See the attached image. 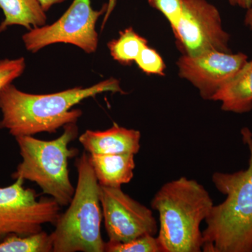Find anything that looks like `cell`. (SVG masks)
Instances as JSON below:
<instances>
[{
    "label": "cell",
    "mask_w": 252,
    "mask_h": 252,
    "mask_svg": "<svg viewBox=\"0 0 252 252\" xmlns=\"http://www.w3.org/2000/svg\"><path fill=\"white\" fill-rule=\"evenodd\" d=\"M105 92L126 94L120 81L114 78L91 87L80 86L43 94L23 92L10 84L0 91V129H6L15 138L41 132L55 133L61 127L77 124L82 111L72 109L74 105Z\"/></svg>",
    "instance_id": "1"
},
{
    "label": "cell",
    "mask_w": 252,
    "mask_h": 252,
    "mask_svg": "<svg viewBox=\"0 0 252 252\" xmlns=\"http://www.w3.org/2000/svg\"><path fill=\"white\" fill-rule=\"evenodd\" d=\"M151 205L158 212L157 238L162 252L202 251L200 223L214 205L203 185L185 177L167 182Z\"/></svg>",
    "instance_id": "2"
},
{
    "label": "cell",
    "mask_w": 252,
    "mask_h": 252,
    "mask_svg": "<svg viewBox=\"0 0 252 252\" xmlns=\"http://www.w3.org/2000/svg\"><path fill=\"white\" fill-rule=\"evenodd\" d=\"M212 182L226 195L212 206L202 232L204 252H252V185L246 170L215 172Z\"/></svg>",
    "instance_id": "3"
},
{
    "label": "cell",
    "mask_w": 252,
    "mask_h": 252,
    "mask_svg": "<svg viewBox=\"0 0 252 252\" xmlns=\"http://www.w3.org/2000/svg\"><path fill=\"white\" fill-rule=\"evenodd\" d=\"M75 166L77 187L69 207L61 214L51 233L53 252H104L99 185L86 151L76 160Z\"/></svg>",
    "instance_id": "4"
},
{
    "label": "cell",
    "mask_w": 252,
    "mask_h": 252,
    "mask_svg": "<svg viewBox=\"0 0 252 252\" xmlns=\"http://www.w3.org/2000/svg\"><path fill=\"white\" fill-rule=\"evenodd\" d=\"M63 128L62 135L54 140H41L33 136L16 137L22 161L11 178L34 182L60 206H68L75 191L69 179V160L79 154L77 149L69 145L77 138L79 127L77 124H70Z\"/></svg>",
    "instance_id": "5"
},
{
    "label": "cell",
    "mask_w": 252,
    "mask_h": 252,
    "mask_svg": "<svg viewBox=\"0 0 252 252\" xmlns=\"http://www.w3.org/2000/svg\"><path fill=\"white\" fill-rule=\"evenodd\" d=\"M17 179L8 187H0V241L11 235H27L42 231L43 225L56 224L61 207L52 198L37 200L32 189Z\"/></svg>",
    "instance_id": "6"
},
{
    "label": "cell",
    "mask_w": 252,
    "mask_h": 252,
    "mask_svg": "<svg viewBox=\"0 0 252 252\" xmlns=\"http://www.w3.org/2000/svg\"><path fill=\"white\" fill-rule=\"evenodd\" d=\"M170 27L182 55L230 52V34L223 27L220 11L207 0H182L180 17Z\"/></svg>",
    "instance_id": "7"
},
{
    "label": "cell",
    "mask_w": 252,
    "mask_h": 252,
    "mask_svg": "<svg viewBox=\"0 0 252 252\" xmlns=\"http://www.w3.org/2000/svg\"><path fill=\"white\" fill-rule=\"evenodd\" d=\"M104 10L96 11L91 0H74L69 9L53 24L32 28L23 34L26 49L31 53L58 43L72 44L86 54H93L98 46L96 23Z\"/></svg>",
    "instance_id": "8"
},
{
    "label": "cell",
    "mask_w": 252,
    "mask_h": 252,
    "mask_svg": "<svg viewBox=\"0 0 252 252\" xmlns=\"http://www.w3.org/2000/svg\"><path fill=\"white\" fill-rule=\"evenodd\" d=\"M99 200L109 241L127 243L158 232L152 210L131 198L121 187L99 185Z\"/></svg>",
    "instance_id": "9"
},
{
    "label": "cell",
    "mask_w": 252,
    "mask_h": 252,
    "mask_svg": "<svg viewBox=\"0 0 252 252\" xmlns=\"http://www.w3.org/2000/svg\"><path fill=\"white\" fill-rule=\"evenodd\" d=\"M248 61V56L243 53L210 51L195 56L182 55L177 66L179 76L198 89L202 98L212 100Z\"/></svg>",
    "instance_id": "10"
},
{
    "label": "cell",
    "mask_w": 252,
    "mask_h": 252,
    "mask_svg": "<svg viewBox=\"0 0 252 252\" xmlns=\"http://www.w3.org/2000/svg\"><path fill=\"white\" fill-rule=\"evenodd\" d=\"M141 132L114 124L106 130H86L79 141L89 154H138Z\"/></svg>",
    "instance_id": "11"
},
{
    "label": "cell",
    "mask_w": 252,
    "mask_h": 252,
    "mask_svg": "<svg viewBox=\"0 0 252 252\" xmlns=\"http://www.w3.org/2000/svg\"><path fill=\"white\" fill-rule=\"evenodd\" d=\"M225 112L245 114L252 109V61H248L212 98Z\"/></svg>",
    "instance_id": "12"
},
{
    "label": "cell",
    "mask_w": 252,
    "mask_h": 252,
    "mask_svg": "<svg viewBox=\"0 0 252 252\" xmlns=\"http://www.w3.org/2000/svg\"><path fill=\"white\" fill-rule=\"evenodd\" d=\"M91 164L100 186L122 187L134 177L135 155L132 154H89Z\"/></svg>",
    "instance_id": "13"
},
{
    "label": "cell",
    "mask_w": 252,
    "mask_h": 252,
    "mask_svg": "<svg viewBox=\"0 0 252 252\" xmlns=\"http://www.w3.org/2000/svg\"><path fill=\"white\" fill-rule=\"evenodd\" d=\"M0 9L4 16L0 23V33L13 26L31 31L45 26L47 20L39 0H0Z\"/></svg>",
    "instance_id": "14"
},
{
    "label": "cell",
    "mask_w": 252,
    "mask_h": 252,
    "mask_svg": "<svg viewBox=\"0 0 252 252\" xmlns=\"http://www.w3.org/2000/svg\"><path fill=\"white\" fill-rule=\"evenodd\" d=\"M147 43L145 38L128 28L121 31L119 38L109 41L107 46L113 59L124 65H130Z\"/></svg>",
    "instance_id": "15"
},
{
    "label": "cell",
    "mask_w": 252,
    "mask_h": 252,
    "mask_svg": "<svg viewBox=\"0 0 252 252\" xmlns=\"http://www.w3.org/2000/svg\"><path fill=\"white\" fill-rule=\"evenodd\" d=\"M53 248L51 234L43 230L27 236L9 235L0 241V252H51Z\"/></svg>",
    "instance_id": "16"
},
{
    "label": "cell",
    "mask_w": 252,
    "mask_h": 252,
    "mask_svg": "<svg viewBox=\"0 0 252 252\" xmlns=\"http://www.w3.org/2000/svg\"><path fill=\"white\" fill-rule=\"evenodd\" d=\"M106 252H162L161 248L155 235H145L127 243H105Z\"/></svg>",
    "instance_id": "17"
},
{
    "label": "cell",
    "mask_w": 252,
    "mask_h": 252,
    "mask_svg": "<svg viewBox=\"0 0 252 252\" xmlns=\"http://www.w3.org/2000/svg\"><path fill=\"white\" fill-rule=\"evenodd\" d=\"M137 67L147 74L164 76L166 69L165 62L160 55L148 45L144 46L135 60Z\"/></svg>",
    "instance_id": "18"
},
{
    "label": "cell",
    "mask_w": 252,
    "mask_h": 252,
    "mask_svg": "<svg viewBox=\"0 0 252 252\" xmlns=\"http://www.w3.org/2000/svg\"><path fill=\"white\" fill-rule=\"evenodd\" d=\"M26 60L21 57L16 59L0 61V91L12 81L21 77L26 69Z\"/></svg>",
    "instance_id": "19"
},
{
    "label": "cell",
    "mask_w": 252,
    "mask_h": 252,
    "mask_svg": "<svg viewBox=\"0 0 252 252\" xmlns=\"http://www.w3.org/2000/svg\"><path fill=\"white\" fill-rule=\"evenodd\" d=\"M154 9L160 11L170 26L175 24L180 17L182 10V0H147Z\"/></svg>",
    "instance_id": "20"
},
{
    "label": "cell",
    "mask_w": 252,
    "mask_h": 252,
    "mask_svg": "<svg viewBox=\"0 0 252 252\" xmlns=\"http://www.w3.org/2000/svg\"><path fill=\"white\" fill-rule=\"evenodd\" d=\"M242 140L245 145L248 146L250 157L249 160V167L247 169V175L252 185V132L248 127H243L241 130Z\"/></svg>",
    "instance_id": "21"
},
{
    "label": "cell",
    "mask_w": 252,
    "mask_h": 252,
    "mask_svg": "<svg viewBox=\"0 0 252 252\" xmlns=\"http://www.w3.org/2000/svg\"><path fill=\"white\" fill-rule=\"evenodd\" d=\"M230 5L233 6H238L244 9H248L251 7L252 0H227Z\"/></svg>",
    "instance_id": "22"
},
{
    "label": "cell",
    "mask_w": 252,
    "mask_h": 252,
    "mask_svg": "<svg viewBox=\"0 0 252 252\" xmlns=\"http://www.w3.org/2000/svg\"><path fill=\"white\" fill-rule=\"evenodd\" d=\"M65 0H39L41 6L46 12L54 4L62 3Z\"/></svg>",
    "instance_id": "23"
},
{
    "label": "cell",
    "mask_w": 252,
    "mask_h": 252,
    "mask_svg": "<svg viewBox=\"0 0 252 252\" xmlns=\"http://www.w3.org/2000/svg\"><path fill=\"white\" fill-rule=\"evenodd\" d=\"M245 24L252 32V4L251 7L247 9V13L245 17Z\"/></svg>",
    "instance_id": "24"
}]
</instances>
